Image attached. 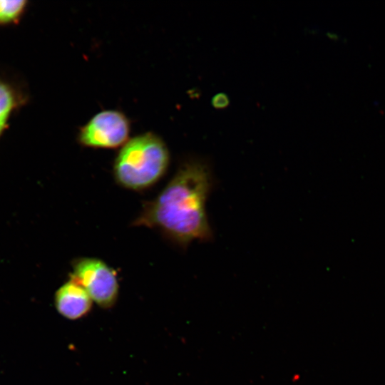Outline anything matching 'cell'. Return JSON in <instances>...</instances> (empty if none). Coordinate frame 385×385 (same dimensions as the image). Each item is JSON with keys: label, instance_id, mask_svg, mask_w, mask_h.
Wrapping results in <instances>:
<instances>
[{"label": "cell", "instance_id": "obj_1", "mask_svg": "<svg viewBox=\"0 0 385 385\" xmlns=\"http://www.w3.org/2000/svg\"><path fill=\"white\" fill-rule=\"evenodd\" d=\"M212 183L206 162L185 160L158 195L143 203L132 225L155 230L183 249L195 240H210L205 205Z\"/></svg>", "mask_w": 385, "mask_h": 385}, {"label": "cell", "instance_id": "obj_2", "mask_svg": "<svg viewBox=\"0 0 385 385\" xmlns=\"http://www.w3.org/2000/svg\"><path fill=\"white\" fill-rule=\"evenodd\" d=\"M169 163L170 153L163 139L154 133H144L120 148L113 162V178L123 188L145 190L161 179Z\"/></svg>", "mask_w": 385, "mask_h": 385}, {"label": "cell", "instance_id": "obj_3", "mask_svg": "<svg viewBox=\"0 0 385 385\" xmlns=\"http://www.w3.org/2000/svg\"><path fill=\"white\" fill-rule=\"evenodd\" d=\"M70 277L88 293L93 301L103 309L116 302L119 284L115 270L95 257H78L72 261Z\"/></svg>", "mask_w": 385, "mask_h": 385}, {"label": "cell", "instance_id": "obj_4", "mask_svg": "<svg viewBox=\"0 0 385 385\" xmlns=\"http://www.w3.org/2000/svg\"><path fill=\"white\" fill-rule=\"evenodd\" d=\"M130 123L118 110H105L94 115L80 128L77 140L83 147L113 149L122 147L129 139Z\"/></svg>", "mask_w": 385, "mask_h": 385}, {"label": "cell", "instance_id": "obj_5", "mask_svg": "<svg viewBox=\"0 0 385 385\" xmlns=\"http://www.w3.org/2000/svg\"><path fill=\"white\" fill-rule=\"evenodd\" d=\"M93 299L86 290L73 278L63 284L54 294L58 312L70 320L79 319L91 309Z\"/></svg>", "mask_w": 385, "mask_h": 385}, {"label": "cell", "instance_id": "obj_6", "mask_svg": "<svg viewBox=\"0 0 385 385\" xmlns=\"http://www.w3.org/2000/svg\"><path fill=\"white\" fill-rule=\"evenodd\" d=\"M20 102L14 88L6 81L0 79V138Z\"/></svg>", "mask_w": 385, "mask_h": 385}, {"label": "cell", "instance_id": "obj_7", "mask_svg": "<svg viewBox=\"0 0 385 385\" xmlns=\"http://www.w3.org/2000/svg\"><path fill=\"white\" fill-rule=\"evenodd\" d=\"M27 1L24 0H0V25L18 23L26 11Z\"/></svg>", "mask_w": 385, "mask_h": 385}, {"label": "cell", "instance_id": "obj_8", "mask_svg": "<svg viewBox=\"0 0 385 385\" xmlns=\"http://www.w3.org/2000/svg\"><path fill=\"white\" fill-rule=\"evenodd\" d=\"M212 103L215 108H224L229 104V99L225 94L218 93L212 98Z\"/></svg>", "mask_w": 385, "mask_h": 385}]
</instances>
